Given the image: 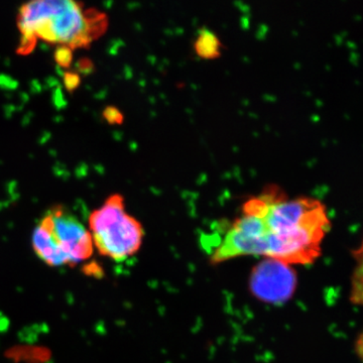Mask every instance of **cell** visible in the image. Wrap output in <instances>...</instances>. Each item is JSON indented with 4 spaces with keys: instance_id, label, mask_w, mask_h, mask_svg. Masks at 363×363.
I'll return each instance as SVG.
<instances>
[{
    "instance_id": "6da1fadb",
    "label": "cell",
    "mask_w": 363,
    "mask_h": 363,
    "mask_svg": "<svg viewBox=\"0 0 363 363\" xmlns=\"http://www.w3.org/2000/svg\"><path fill=\"white\" fill-rule=\"evenodd\" d=\"M331 223L319 200L288 199L276 191L248 200L210 252L212 264L255 255L288 266L313 264Z\"/></svg>"
},
{
    "instance_id": "7a4b0ae2",
    "label": "cell",
    "mask_w": 363,
    "mask_h": 363,
    "mask_svg": "<svg viewBox=\"0 0 363 363\" xmlns=\"http://www.w3.org/2000/svg\"><path fill=\"white\" fill-rule=\"evenodd\" d=\"M21 33L20 52L32 51L38 40L60 47H86L104 32V14L86 9L69 0H38L20 9L18 18Z\"/></svg>"
},
{
    "instance_id": "3957f363",
    "label": "cell",
    "mask_w": 363,
    "mask_h": 363,
    "mask_svg": "<svg viewBox=\"0 0 363 363\" xmlns=\"http://www.w3.org/2000/svg\"><path fill=\"white\" fill-rule=\"evenodd\" d=\"M88 229L97 252L116 262L135 255L145 238L142 224L126 212L121 195L107 198L91 213Z\"/></svg>"
},
{
    "instance_id": "277c9868",
    "label": "cell",
    "mask_w": 363,
    "mask_h": 363,
    "mask_svg": "<svg viewBox=\"0 0 363 363\" xmlns=\"http://www.w3.org/2000/svg\"><path fill=\"white\" fill-rule=\"evenodd\" d=\"M39 224L66 259L67 266H76L92 257L95 248L89 229L65 208L50 209Z\"/></svg>"
},
{
    "instance_id": "5b68a950",
    "label": "cell",
    "mask_w": 363,
    "mask_h": 363,
    "mask_svg": "<svg viewBox=\"0 0 363 363\" xmlns=\"http://www.w3.org/2000/svg\"><path fill=\"white\" fill-rule=\"evenodd\" d=\"M252 274V290L259 298L278 302L292 297L297 286V277L291 266L266 259Z\"/></svg>"
},
{
    "instance_id": "8992f818",
    "label": "cell",
    "mask_w": 363,
    "mask_h": 363,
    "mask_svg": "<svg viewBox=\"0 0 363 363\" xmlns=\"http://www.w3.org/2000/svg\"><path fill=\"white\" fill-rule=\"evenodd\" d=\"M353 259L354 269L351 279L350 300L353 304L362 306L363 308V240L353 252ZM355 353L363 362V330L355 342Z\"/></svg>"
},
{
    "instance_id": "52a82bcc",
    "label": "cell",
    "mask_w": 363,
    "mask_h": 363,
    "mask_svg": "<svg viewBox=\"0 0 363 363\" xmlns=\"http://www.w3.org/2000/svg\"><path fill=\"white\" fill-rule=\"evenodd\" d=\"M195 49L197 54L203 58H214L220 52V42L215 33L203 30L196 40Z\"/></svg>"
},
{
    "instance_id": "ba28073f",
    "label": "cell",
    "mask_w": 363,
    "mask_h": 363,
    "mask_svg": "<svg viewBox=\"0 0 363 363\" xmlns=\"http://www.w3.org/2000/svg\"><path fill=\"white\" fill-rule=\"evenodd\" d=\"M56 59L59 65L68 66L72 61V50L69 48L60 47L56 52Z\"/></svg>"
},
{
    "instance_id": "9c48e42d",
    "label": "cell",
    "mask_w": 363,
    "mask_h": 363,
    "mask_svg": "<svg viewBox=\"0 0 363 363\" xmlns=\"http://www.w3.org/2000/svg\"><path fill=\"white\" fill-rule=\"evenodd\" d=\"M105 117H106L107 121H111V123H121V112L116 111V108L106 109V111H105Z\"/></svg>"
},
{
    "instance_id": "30bf717a",
    "label": "cell",
    "mask_w": 363,
    "mask_h": 363,
    "mask_svg": "<svg viewBox=\"0 0 363 363\" xmlns=\"http://www.w3.org/2000/svg\"><path fill=\"white\" fill-rule=\"evenodd\" d=\"M65 83L67 87L69 89H74V88L77 87L79 84V77L77 75H73V74H68L65 78Z\"/></svg>"
}]
</instances>
